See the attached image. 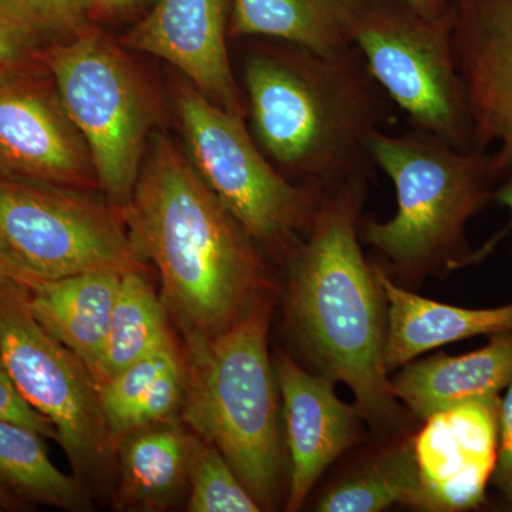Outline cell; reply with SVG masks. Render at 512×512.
<instances>
[{"label":"cell","instance_id":"2","mask_svg":"<svg viewBox=\"0 0 512 512\" xmlns=\"http://www.w3.org/2000/svg\"><path fill=\"white\" fill-rule=\"evenodd\" d=\"M244 62L247 114L256 144L292 183L320 192L369 180L372 141L389 131L393 101L359 47L319 55L281 42Z\"/></svg>","mask_w":512,"mask_h":512},{"label":"cell","instance_id":"29","mask_svg":"<svg viewBox=\"0 0 512 512\" xmlns=\"http://www.w3.org/2000/svg\"><path fill=\"white\" fill-rule=\"evenodd\" d=\"M42 40L0 12V67L22 66L39 60Z\"/></svg>","mask_w":512,"mask_h":512},{"label":"cell","instance_id":"19","mask_svg":"<svg viewBox=\"0 0 512 512\" xmlns=\"http://www.w3.org/2000/svg\"><path fill=\"white\" fill-rule=\"evenodd\" d=\"M119 272L37 279L29 286L33 315L87 366L96 380L119 292Z\"/></svg>","mask_w":512,"mask_h":512},{"label":"cell","instance_id":"24","mask_svg":"<svg viewBox=\"0 0 512 512\" xmlns=\"http://www.w3.org/2000/svg\"><path fill=\"white\" fill-rule=\"evenodd\" d=\"M396 504L419 508V471L412 440L394 444L360 464L320 497L316 511L379 512Z\"/></svg>","mask_w":512,"mask_h":512},{"label":"cell","instance_id":"32","mask_svg":"<svg viewBox=\"0 0 512 512\" xmlns=\"http://www.w3.org/2000/svg\"><path fill=\"white\" fill-rule=\"evenodd\" d=\"M494 200H497L501 205H504V207L510 210L512 225V173L508 174L507 177L504 178L503 183L498 185Z\"/></svg>","mask_w":512,"mask_h":512},{"label":"cell","instance_id":"23","mask_svg":"<svg viewBox=\"0 0 512 512\" xmlns=\"http://www.w3.org/2000/svg\"><path fill=\"white\" fill-rule=\"evenodd\" d=\"M170 316L144 271L121 275L109 335L97 373L103 384L171 338Z\"/></svg>","mask_w":512,"mask_h":512},{"label":"cell","instance_id":"7","mask_svg":"<svg viewBox=\"0 0 512 512\" xmlns=\"http://www.w3.org/2000/svg\"><path fill=\"white\" fill-rule=\"evenodd\" d=\"M174 104L191 163L256 245L291 254L308 234L323 192L284 177L249 133L245 117L229 113L178 83Z\"/></svg>","mask_w":512,"mask_h":512},{"label":"cell","instance_id":"25","mask_svg":"<svg viewBox=\"0 0 512 512\" xmlns=\"http://www.w3.org/2000/svg\"><path fill=\"white\" fill-rule=\"evenodd\" d=\"M187 511L259 512L252 497L224 454L194 433L188 468Z\"/></svg>","mask_w":512,"mask_h":512},{"label":"cell","instance_id":"1","mask_svg":"<svg viewBox=\"0 0 512 512\" xmlns=\"http://www.w3.org/2000/svg\"><path fill=\"white\" fill-rule=\"evenodd\" d=\"M119 211L137 254L156 266L161 301L184 339L222 332L272 295L258 245L167 137L154 136Z\"/></svg>","mask_w":512,"mask_h":512},{"label":"cell","instance_id":"3","mask_svg":"<svg viewBox=\"0 0 512 512\" xmlns=\"http://www.w3.org/2000/svg\"><path fill=\"white\" fill-rule=\"evenodd\" d=\"M367 180L325 192L306 237L288 255L286 311L319 375L348 384L373 429H393L402 409L384 365L386 298L360 247Z\"/></svg>","mask_w":512,"mask_h":512},{"label":"cell","instance_id":"20","mask_svg":"<svg viewBox=\"0 0 512 512\" xmlns=\"http://www.w3.org/2000/svg\"><path fill=\"white\" fill-rule=\"evenodd\" d=\"M365 0H231V39L261 37L336 55L355 46Z\"/></svg>","mask_w":512,"mask_h":512},{"label":"cell","instance_id":"28","mask_svg":"<svg viewBox=\"0 0 512 512\" xmlns=\"http://www.w3.org/2000/svg\"><path fill=\"white\" fill-rule=\"evenodd\" d=\"M491 484L507 503L512 504V382L500 399L497 464Z\"/></svg>","mask_w":512,"mask_h":512},{"label":"cell","instance_id":"12","mask_svg":"<svg viewBox=\"0 0 512 512\" xmlns=\"http://www.w3.org/2000/svg\"><path fill=\"white\" fill-rule=\"evenodd\" d=\"M500 399L467 400L424 419L412 440L420 510L468 511L484 503L497 464Z\"/></svg>","mask_w":512,"mask_h":512},{"label":"cell","instance_id":"26","mask_svg":"<svg viewBox=\"0 0 512 512\" xmlns=\"http://www.w3.org/2000/svg\"><path fill=\"white\" fill-rule=\"evenodd\" d=\"M96 0H0V12L40 40L63 42L92 28Z\"/></svg>","mask_w":512,"mask_h":512},{"label":"cell","instance_id":"22","mask_svg":"<svg viewBox=\"0 0 512 512\" xmlns=\"http://www.w3.org/2000/svg\"><path fill=\"white\" fill-rule=\"evenodd\" d=\"M45 437L19 424L0 421V485L26 505L66 511L93 510L86 484L62 473L50 460Z\"/></svg>","mask_w":512,"mask_h":512},{"label":"cell","instance_id":"6","mask_svg":"<svg viewBox=\"0 0 512 512\" xmlns=\"http://www.w3.org/2000/svg\"><path fill=\"white\" fill-rule=\"evenodd\" d=\"M64 109L80 131L101 190L121 210L143 167L156 97L119 46L89 28L40 52Z\"/></svg>","mask_w":512,"mask_h":512},{"label":"cell","instance_id":"21","mask_svg":"<svg viewBox=\"0 0 512 512\" xmlns=\"http://www.w3.org/2000/svg\"><path fill=\"white\" fill-rule=\"evenodd\" d=\"M114 451L127 434L180 417L185 393L183 349L171 338L99 386Z\"/></svg>","mask_w":512,"mask_h":512},{"label":"cell","instance_id":"31","mask_svg":"<svg viewBox=\"0 0 512 512\" xmlns=\"http://www.w3.org/2000/svg\"><path fill=\"white\" fill-rule=\"evenodd\" d=\"M414 9L431 19L447 18L451 15V0H407Z\"/></svg>","mask_w":512,"mask_h":512},{"label":"cell","instance_id":"18","mask_svg":"<svg viewBox=\"0 0 512 512\" xmlns=\"http://www.w3.org/2000/svg\"><path fill=\"white\" fill-rule=\"evenodd\" d=\"M194 431L177 419L151 424L116 444L114 507L120 511L170 510L188 493Z\"/></svg>","mask_w":512,"mask_h":512},{"label":"cell","instance_id":"10","mask_svg":"<svg viewBox=\"0 0 512 512\" xmlns=\"http://www.w3.org/2000/svg\"><path fill=\"white\" fill-rule=\"evenodd\" d=\"M0 237L36 279L146 271L120 211L79 188L0 177Z\"/></svg>","mask_w":512,"mask_h":512},{"label":"cell","instance_id":"5","mask_svg":"<svg viewBox=\"0 0 512 512\" xmlns=\"http://www.w3.org/2000/svg\"><path fill=\"white\" fill-rule=\"evenodd\" d=\"M372 156L392 180L397 210L389 221L360 225L363 241L406 274L470 261L468 221L494 200L508 175L494 151L460 150L412 128L377 134Z\"/></svg>","mask_w":512,"mask_h":512},{"label":"cell","instance_id":"27","mask_svg":"<svg viewBox=\"0 0 512 512\" xmlns=\"http://www.w3.org/2000/svg\"><path fill=\"white\" fill-rule=\"evenodd\" d=\"M0 421L28 427L42 434L45 439L57 441V431L52 421L30 406L13 382L8 367L2 359H0Z\"/></svg>","mask_w":512,"mask_h":512},{"label":"cell","instance_id":"17","mask_svg":"<svg viewBox=\"0 0 512 512\" xmlns=\"http://www.w3.org/2000/svg\"><path fill=\"white\" fill-rule=\"evenodd\" d=\"M375 271L386 298L384 365L389 373L448 343L512 330V303L458 308L400 288L380 266Z\"/></svg>","mask_w":512,"mask_h":512},{"label":"cell","instance_id":"33","mask_svg":"<svg viewBox=\"0 0 512 512\" xmlns=\"http://www.w3.org/2000/svg\"><path fill=\"white\" fill-rule=\"evenodd\" d=\"M26 507L28 505L0 485V511H20L26 510Z\"/></svg>","mask_w":512,"mask_h":512},{"label":"cell","instance_id":"4","mask_svg":"<svg viewBox=\"0 0 512 512\" xmlns=\"http://www.w3.org/2000/svg\"><path fill=\"white\" fill-rule=\"evenodd\" d=\"M271 316L269 295L222 332L185 338L183 348L180 419L224 454L262 511L274 507L282 471Z\"/></svg>","mask_w":512,"mask_h":512},{"label":"cell","instance_id":"16","mask_svg":"<svg viewBox=\"0 0 512 512\" xmlns=\"http://www.w3.org/2000/svg\"><path fill=\"white\" fill-rule=\"evenodd\" d=\"M512 382V330L494 333L484 348L439 353L400 367L390 379L393 396L420 419L483 397L500 396Z\"/></svg>","mask_w":512,"mask_h":512},{"label":"cell","instance_id":"11","mask_svg":"<svg viewBox=\"0 0 512 512\" xmlns=\"http://www.w3.org/2000/svg\"><path fill=\"white\" fill-rule=\"evenodd\" d=\"M37 62L0 67V177L80 190L96 180L92 156Z\"/></svg>","mask_w":512,"mask_h":512},{"label":"cell","instance_id":"34","mask_svg":"<svg viewBox=\"0 0 512 512\" xmlns=\"http://www.w3.org/2000/svg\"><path fill=\"white\" fill-rule=\"evenodd\" d=\"M140 0H96L97 9H106L110 12H119L133 8Z\"/></svg>","mask_w":512,"mask_h":512},{"label":"cell","instance_id":"30","mask_svg":"<svg viewBox=\"0 0 512 512\" xmlns=\"http://www.w3.org/2000/svg\"><path fill=\"white\" fill-rule=\"evenodd\" d=\"M35 281L37 279L29 274L28 269L22 265V262L16 258L3 238L0 237V284L16 282V284L29 288Z\"/></svg>","mask_w":512,"mask_h":512},{"label":"cell","instance_id":"14","mask_svg":"<svg viewBox=\"0 0 512 512\" xmlns=\"http://www.w3.org/2000/svg\"><path fill=\"white\" fill-rule=\"evenodd\" d=\"M231 0H158L121 45L173 64L208 100L247 117L228 53Z\"/></svg>","mask_w":512,"mask_h":512},{"label":"cell","instance_id":"15","mask_svg":"<svg viewBox=\"0 0 512 512\" xmlns=\"http://www.w3.org/2000/svg\"><path fill=\"white\" fill-rule=\"evenodd\" d=\"M274 367L291 457L285 507L298 511L326 468L355 443L363 417L356 404L339 399L333 380L308 372L291 356L279 353Z\"/></svg>","mask_w":512,"mask_h":512},{"label":"cell","instance_id":"8","mask_svg":"<svg viewBox=\"0 0 512 512\" xmlns=\"http://www.w3.org/2000/svg\"><path fill=\"white\" fill-rule=\"evenodd\" d=\"M451 32L453 12L447 18L431 19L407 0H365L355 46L414 130L433 134L460 150L477 151Z\"/></svg>","mask_w":512,"mask_h":512},{"label":"cell","instance_id":"13","mask_svg":"<svg viewBox=\"0 0 512 512\" xmlns=\"http://www.w3.org/2000/svg\"><path fill=\"white\" fill-rule=\"evenodd\" d=\"M453 49L478 148L512 173V0H451Z\"/></svg>","mask_w":512,"mask_h":512},{"label":"cell","instance_id":"9","mask_svg":"<svg viewBox=\"0 0 512 512\" xmlns=\"http://www.w3.org/2000/svg\"><path fill=\"white\" fill-rule=\"evenodd\" d=\"M0 359L30 406L57 431L74 476H104L114 451L101 409L99 384L87 366L33 315L29 292L16 282L0 284Z\"/></svg>","mask_w":512,"mask_h":512}]
</instances>
